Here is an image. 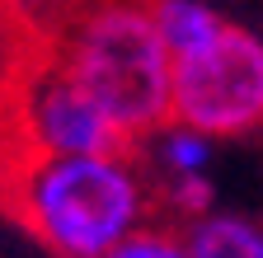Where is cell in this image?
<instances>
[{
	"label": "cell",
	"instance_id": "obj_1",
	"mask_svg": "<svg viewBox=\"0 0 263 258\" xmlns=\"http://www.w3.org/2000/svg\"><path fill=\"white\" fill-rule=\"evenodd\" d=\"M52 56L127 141L174 117V56L155 0H66Z\"/></svg>",
	"mask_w": 263,
	"mask_h": 258
},
{
	"label": "cell",
	"instance_id": "obj_2",
	"mask_svg": "<svg viewBox=\"0 0 263 258\" xmlns=\"http://www.w3.org/2000/svg\"><path fill=\"white\" fill-rule=\"evenodd\" d=\"M5 197L33 235L61 258H108L146 225L141 178L122 155H24L0 178Z\"/></svg>",
	"mask_w": 263,
	"mask_h": 258
},
{
	"label": "cell",
	"instance_id": "obj_3",
	"mask_svg": "<svg viewBox=\"0 0 263 258\" xmlns=\"http://www.w3.org/2000/svg\"><path fill=\"white\" fill-rule=\"evenodd\" d=\"M174 117L197 136L263 132V43L226 28L207 52L174 61Z\"/></svg>",
	"mask_w": 263,
	"mask_h": 258
},
{
	"label": "cell",
	"instance_id": "obj_4",
	"mask_svg": "<svg viewBox=\"0 0 263 258\" xmlns=\"http://www.w3.org/2000/svg\"><path fill=\"white\" fill-rule=\"evenodd\" d=\"M14 132L33 155H122L132 160V141L89 104V94L47 56L14 104Z\"/></svg>",
	"mask_w": 263,
	"mask_h": 258
},
{
	"label": "cell",
	"instance_id": "obj_5",
	"mask_svg": "<svg viewBox=\"0 0 263 258\" xmlns=\"http://www.w3.org/2000/svg\"><path fill=\"white\" fill-rule=\"evenodd\" d=\"M155 24H160V38H164L174 61H183L193 52H207L226 33V24L202 0H155Z\"/></svg>",
	"mask_w": 263,
	"mask_h": 258
},
{
	"label": "cell",
	"instance_id": "obj_6",
	"mask_svg": "<svg viewBox=\"0 0 263 258\" xmlns=\"http://www.w3.org/2000/svg\"><path fill=\"white\" fill-rule=\"evenodd\" d=\"M193 258H263V221L249 216H207L188 230Z\"/></svg>",
	"mask_w": 263,
	"mask_h": 258
},
{
	"label": "cell",
	"instance_id": "obj_7",
	"mask_svg": "<svg viewBox=\"0 0 263 258\" xmlns=\"http://www.w3.org/2000/svg\"><path fill=\"white\" fill-rule=\"evenodd\" d=\"M207 155H212L207 136L188 132V127H174V132L164 136V165H170L179 178H197V174H202V165H207Z\"/></svg>",
	"mask_w": 263,
	"mask_h": 258
},
{
	"label": "cell",
	"instance_id": "obj_8",
	"mask_svg": "<svg viewBox=\"0 0 263 258\" xmlns=\"http://www.w3.org/2000/svg\"><path fill=\"white\" fill-rule=\"evenodd\" d=\"M108 258H193V253H188V240H179L170 230H141Z\"/></svg>",
	"mask_w": 263,
	"mask_h": 258
},
{
	"label": "cell",
	"instance_id": "obj_9",
	"mask_svg": "<svg viewBox=\"0 0 263 258\" xmlns=\"http://www.w3.org/2000/svg\"><path fill=\"white\" fill-rule=\"evenodd\" d=\"M174 202H179L188 216H202V221H207V211H212V183H207V178H179Z\"/></svg>",
	"mask_w": 263,
	"mask_h": 258
},
{
	"label": "cell",
	"instance_id": "obj_10",
	"mask_svg": "<svg viewBox=\"0 0 263 258\" xmlns=\"http://www.w3.org/2000/svg\"><path fill=\"white\" fill-rule=\"evenodd\" d=\"M0 5H14V0H0Z\"/></svg>",
	"mask_w": 263,
	"mask_h": 258
}]
</instances>
